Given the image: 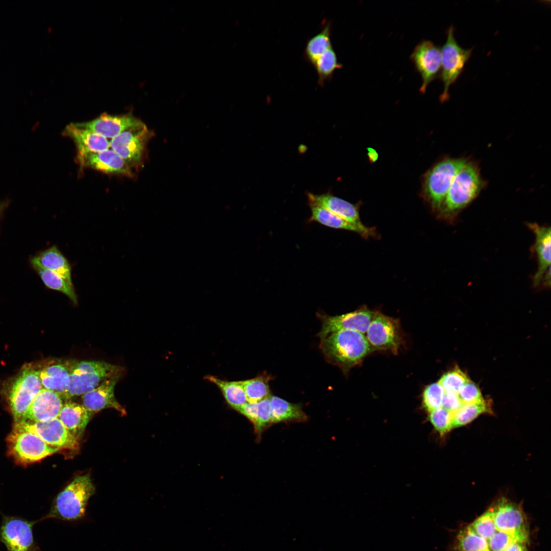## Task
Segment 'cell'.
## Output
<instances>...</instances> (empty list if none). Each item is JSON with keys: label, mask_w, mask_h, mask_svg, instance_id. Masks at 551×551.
Returning a JSON list of instances; mask_svg holds the SVG:
<instances>
[{"label": "cell", "mask_w": 551, "mask_h": 551, "mask_svg": "<svg viewBox=\"0 0 551 551\" xmlns=\"http://www.w3.org/2000/svg\"><path fill=\"white\" fill-rule=\"evenodd\" d=\"M270 401L273 423L307 420L308 417L300 405L290 403L276 396H270Z\"/></svg>", "instance_id": "obj_26"}, {"label": "cell", "mask_w": 551, "mask_h": 551, "mask_svg": "<svg viewBox=\"0 0 551 551\" xmlns=\"http://www.w3.org/2000/svg\"><path fill=\"white\" fill-rule=\"evenodd\" d=\"M270 375L264 374L253 379L242 381L244 390L249 403H257L269 397V381Z\"/></svg>", "instance_id": "obj_32"}, {"label": "cell", "mask_w": 551, "mask_h": 551, "mask_svg": "<svg viewBox=\"0 0 551 551\" xmlns=\"http://www.w3.org/2000/svg\"><path fill=\"white\" fill-rule=\"evenodd\" d=\"M530 228L535 235V249L537 254L538 268L535 275L534 282L536 285L540 283L550 264V228L530 224Z\"/></svg>", "instance_id": "obj_24"}, {"label": "cell", "mask_w": 551, "mask_h": 551, "mask_svg": "<svg viewBox=\"0 0 551 551\" xmlns=\"http://www.w3.org/2000/svg\"><path fill=\"white\" fill-rule=\"evenodd\" d=\"M467 163L465 159H447L438 163L430 171L425 178L424 188L434 207L442 206L455 177Z\"/></svg>", "instance_id": "obj_10"}, {"label": "cell", "mask_w": 551, "mask_h": 551, "mask_svg": "<svg viewBox=\"0 0 551 551\" xmlns=\"http://www.w3.org/2000/svg\"><path fill=\"white\" fill-rule=\"evenodd\" d=\"M462 404L458 396V393L445 392L443 396L442 407L447 411L453 413L457 410Z\"/></svg>", "instance_id": "obj_39"}, {"label": "cell", "mask_w": 551, "mask_h": 551, "mask_svg": "<svg viewBox=\"0 0 551 551\" xmlns=\"http://www.w3.org/2000/svg\"><path fill=\"white\" fill-rule=\"evenodd\" d=\"M70 369L69 383L63 396L65 399L82 395L122 372L121 367L103 361L70 360Z\"/></svg>", "instance_id": "obj_4"}, {"label": "cell", "mask_w": 551, "mask_h": 551, "mask_svg": "<svg viewBox=\"0 0 551 551\" xmlns=\"http://www.w3.org/2000/svg\"><path fill=\"white\" fill-rule=\"evenodd\" d=\"M410 59L421 78L419 91L424 94L429 84L440 76L441 49L432 41L423 40L414 47Z\"/></svg>", "instance_id": "obj_12"}, {"label": "cell", "mask_w": 551, "mask_h": 551, "mask_svg": "<svg viewBox=\"0 0 551 551\" xmlns=\"http://www.w3.org/2000/svg\"><path fill=\"white\" fill-rule=\"evenodd\" d=\"M468 525L484 540V551H528V523L508 508L491 506Z\"/></svg>", "instance_id": "obj_1"}, {"label": "cell", "mask_w": 551, "mask_h": 551, "mask_svg": "<svg viewBox=\"0 0 551 551\" xmlns=\"http://www.w3.org/2000/svg\"><path fill=\"white\" fill-rule=\"evenodd\" d=\"M20 423L51 446L59 449L78 448V439L66 429L58 417L46 421Z\"/></svg>", "instance_id": "obj_15"}, {"label": "cell", "mask_w": 551, "mask_h": 551, "mask_svg": "<svg viewBox=\"0 0 551 551\" xmlns=\"http://www.w3.org/2000/svg\"><path fill=\"white\" fill-rule=\"evenodd\" d=\"M7 204L8 202L7 201L0 202V215L2 214L5 208L6 207Z\"/></svg>", "instance_id": "obj_40"}, {"label": "cell", "mask_w": 551, "mask_h": 551, "mask_svg": "<svg viewBox=\"0 0 551 551\" xmlns=\"http://www.w3.org/2000/svg\"><path fill=\"white\" fill-rule=\"evenodd\" d=\"M469 381L466 374L456 367L443 374L438 382L445 392L458 393L463 386Z\"/></svg>", "instance_id": "obj_35"}, {"label": "cell", "mask_w": 551, "mask_h": 551, "mask_svg": "<svg viewBox=\"0 0 551 551\" xmlns=\"http://www.w3.org/2000/svg\"><path fill=\"white\" fill-rule=\"evenodd\" d=\"M374 314L366 308L335 316L319 313L318 316L322 325L318 336L321 341L333 333L343 330H353L364 334Z\"/></svg>", "instance_id": "obj_13"}, {"label": "cell", "mask_w": 551, "mask_h": 551, "mask_svg": "<svg viewBox=\"0 0 551 551\" xmlns=\"http://www.w3.org/2000/svg\"><path fill=\"white\" fill-rule=\"evenodd\" d=\"M93 413L82 404L67 402L63 406L58 418L66 429L79 439L90 421Z\"/></svg>", "instance_id": "obj_23"}, {"label": "cell", "mask_w": 551, "mask_h": 551, "mask_svg": "<svg viewBox=\"0 0 551 551\" xmlns=\"http://www.w3.org/2000/svg\"><path fill=\"white\" fill-rule=\"evenodd\" d=\"M140 121L131 113L111 115L105 113L92 120L75 123L107 139H112Z\"/></svg>", "instance_id": "obj_18"}, {"label": "cell", "mask_w": 551, "mask_h": 551, "mask_svg": "<svg viewBox=\"0 0 551 551\" xmlns=\"http://www.w3.org/2000/svg\"><path fill=\"white\" fill-rule=\"evenodd\" d=\"M313 66L318 76V84L320 86H324L326 82L330 81L335 71L342 66L338 62L333 46L326 50Z\"/></svg>", "instance_id": "obj_31"}, {"label": "cell", "mask_w": 551, "mask_h": 551, "mask_svg": "<svg viewBox=\"0 0 551 551\" xmlns=\"http://www.w3.org/2000/svg\"><path fill=\"white\" fill-rule=\"evenodd\" d=\"M43 388L37 368L26 364L13 382L9 394L16 423L23 421L33 401Z\"/></svg>", "instance_id": "obj_8"}, {"label": "cell", "mask_w": 551, "mask_h": 551, "mask_svg": "<svg viewBox=\"0 0 551 551\" xmlns=\"http://www.w3.org/2000/svg\"><path fill=\"white\" fill-rule=\"evenodd\" d=\"M0 540L8 551H40L34 542L32 523L17 517H6L0 529Z\"/></svg>", "instance_id": "obj_14"}, {"label": "cell", "mask_w": 551, "mask_h": 551, "mask_svg": "<svg viewBox=\"0 0 551 551\" xmlns=\"http://www.w3.org/2000/svg\"><path fill=\"white\" fill-rule=\"evenodd\" d=\"M79 163L83 167H89L110 174L134 176L131 167L111 148L103 151L78 154Z\"/></svg>", "instance_id": "obj_16"}, {"label": "cell", "mask_w": 551, "mask_h": 551, "mask_svg": "<svg viewBox=\"0 0 551 551\" xmlns=\"http://www.w3.org/2000/svg\"><path fill=\"white\" fill-rule=\"evenodd\" d=\"M429 417L435 429L441 435L454 428L452 413L443 407L430 412Z\"/></svg>", "instance_id": "obj_37"}, {"label": "cell", "mask_w": 551, "mask_h": 551, "mask_svg": "<svg viewBox=\"0 0 551 551\" xmlns=\"http://www.w3.org/2000/svg\"><path fill=\"white\" fill-rule=\"evenodd\" d=\"M366 337L373 349L395 354L398 352L403 340L397 320L380 313H375Z\"/></svg>", "instance_id": "obj_11"}, {"label": "cell", "mask_w": 551, "mask_h": 551, "mask_svg": "<svg viewBox=\"0 0 551 551\" xmlns=\"http://www.w3.org/2000/svg\"><path fill=\"white\" fill-rule=\"evenodd\" d=\"M154 134L141 120L111 139L110 148L134 170L141 168Z\"/></svg>", "instance_id": "obj_5"}, {"label": "cell", "mask_w": 551, "mask_h": 551, "mask_svg": "<svg viewBox=\"0 0 551 551\" xmlns=\"http://www.w3.org/2000/svg\"><path fill=\"white\" fill-rule=\"evenodd\" d=\"M309 205L311 210L310 221H316L333 229L354 231L367 236L361 229L326 209L312 204H309Z\"/></svg>", "instance_id": "obj_30"}, {"label": "cell", "mask_w": 551, "mask_h": 551, "mask_svg": "<svg viewBox=\"0 0 551 551\" xmlns=\"http://www.w3.org/2000/svg\"><path fill=\"white\" fill-rule=\"evenodd\" d=\"M121 375L118 374L108 379L96 388L81 395L82 405L92 413L113 408L122 414H126L114 395L115 386Z\"/></svg>", "instance_id": "obj_20"}, {"label": "cell", "mask_w": 551, "mask_h": 551, "mask_svg": "<svg viewBox=\"0 0 551 551\" xmlns=\"http://www.w3.org/2000/svg\"><path fill=\"white\" fill-rule=\"evenodd\" d=\"M489 412H491L489 404L484 399L480 402L462 404L457 410L452 413L453 428L465 425L481 414Z\"/></svg>", "instance_id": "obj_33"}, {"label": "cell", "mask_w": 551, "mask_h": 551, "mask_svg": "<svg viewBox=\"0 0 551 551\" xmlns=\"http://www.w3.org/2000/svg\"><path fill=\"white\" fill-rule=\"evenodd\" d=\"M446 40L441 49V68L440 77L443 85L440 98L442 101L448 99L450 87L462 73L466 63L470 58L472 49L462 47L455 36V28L450 26L447 31Z\"/></svg>", "instance_id": "obj_9"}, {"label": "cell", "mask_w": 551, "mask_h": 551, "mask_svg": "<svg viewBox=\"0 0 551 551\" xmlns=\"http://www.w3.org/2000/svg\"><path fill=\"white\" fill-rule=\"evenodd\" d=\"M7 442L10 454L23 465L38 461L60 450L48 445L20 423L15 424Z\"/></svg>", "instance_id": "obj_6"}, {"label": "cell", "mask_w": 551, "mask_h": 551, "mask_svg": "<svg viewBox=\"0 0 551 551\" xmlns=\"http://www.w3.org/2000/svg\"><path fill=\"white\" fill-rule=\"evenodd\" d=\"M206 378L220 389L228 404L236 411L248 402L242 381H227L214 376Z\"/></svg>", "instance_id": "obj_29"}, {"label": "cell", "mask_w": 551, "mask_h": 551, "mask_svg": "<svg viewBox=\"0 0 551 551\" xmlns=\"http://www.w3.org/2000/svg\"><path fill=\"white\" fill-rule=\"evenodd\" d=\"M483 185L478 167L467 163L457 174L442 205L446 213L456 212L467 205L480 191Z\"/></svg>", "instance_id": "obj_7"}, {"label": "cell", "mask_w": 551, "mask_h": 551, "mask_svg": "<svg viewBox=\"0 0 551 551\" xmlns=\"http://www.w3.org/2000/svg\"><path fill=\"white\" fill-rule=\"evenodd\" d=\"M331 26L330 21L326 22L319 33L307 41L304 53V57L312 66L326 50L332 46Z\"/></svg>", "instance_id": "obj_28"}, {"label": "cell", "mask_w": 551, "mask_h": 551, "mask_svg": "<svg viewBox=\"0 0 551 551\" xmlns=\"http://www.w3.org/2000/svg\"><path fill=\"white\" fill-rule=\"evenodd\" d=\"M309 204L319 206L344 219L363 231L367 236L372 235V230L365 226L361 222L357 208L352 204L335 196L325 193L314 194L308 193Z\"/></svg>", "instance_id": "obj_19"}, {"label": "cell", "mask_w": 551, "mask_h": 551, "mask_svg": "<svg viewBox=\"0 0 551 551\" xmlns=\"http://www.w3.org/2000/svg\"><path fill=\"white\" fill-rule=\"evenodd\" d=\"M326 361L347 373L373 350L364 334L353 330L333 333L320 341Z\"/></svg>", "instance_id": "obj_2"}, {"label": "cell", "mask_w": 551, "mask_h": 551, "mask_svg": "<svg viewBox=\"0 0 551 551\" xmlns=\"http://www.w3.org/2000/svg\"><path fill=\"white\" fill-rule=\"evenodd\" d=\"M37 369L43 388L63 396L69 383L70 360H51Z\"/></svg>", "instance_id": "obj_21"}, {"label": "cell", "mask_w": 551, "mask_h": 551, "mask_svg": "<svg viewBox=\"0 0 551 551\" xmlns=\"http://www.w3.org/2000/svg\"><path fill=\"white\" fill-rule=\"evenodd\" d=\"M462 404L474 403L484 400L478 386L470 381L465 384L458 392Z\"/></svg>", "instance_id": "obj_38"}, {"label": "cell", "mask_w": 551, "mask_h": 551, "mask_svg": "<svg viewBox=\"0 0 551 551\" xmlns=\"http://www.w3.org/2000/svg\"><path fill=\"white\" fill-rule=\"evenodd\" d=\"M64 400L62 395L43 388L34 398L21 422H43L57 418L65 403Z\"/></svg>", "instance_id": "obj_17"}, {"label": "cell", "mask_w": 551, "mask_h": 551, "mask_svg": "<svg viewBox=\"0 0 551 551\" xmlns=\"http://www.w3.org/2000/svg\"><path fill=\"white\" fill-rule=\"evenodd\" d=\"M444 393V389L438 382L428 385L422 394L424 408L430 412L442 407Z\"/></svg>", "instance_id": "obj_36"}, {"label": "cell", "mask_w": 551, "mask_h": 551, "mask_svg": "<svg viewBox=\"0 0 551 551\" xmlns=\"http://www.w3.org/2000/svg\"><path fill=\"white\" fill-rule=\"evenodd\" d=\"M63 135L73 140L79 155L103 151L110 146V141L108 139L91 130L80 127L75 123L68 124Z\"/></svg>", "instance_id": "obj_22"}, {"label": "cell", "mask_w": 551, "mask_h": 551, "mask_svg": "<svg viewBox=\"0 0 551 551\" xmlns=\"http://www.w3.org/2000/svg\"><path fill=\"white\" fill-rule=\"evenodd\" d=\"M32 264L47 288L61 292L67 296L74 304H78V297L73 284L70 283L53 270L44 268L34 262H32Z\"/></svg>", "instance_id": "obj_27"}, {"label": "cell", "mask_w": 551, "mask_h": 551, "mask_svg": "<svg viewBox=\"0 0 551 551\" xmlns=\"http://www.w3.org/2000/svg\"><path fill=\"white\" fill-rule=\"evenodd\" d=\"M94 491L89 474L76 477L57 496L45 518L67 521L82 519L85 515L88 500Z\"/></svg>", "instance_id": "obj_3"}, {"label": "cell", "mask_w": 551, "mask_h": 551, "mask_svg": "<svg viewBox=\"0 0 551 551\" xmlns=\"http://www.w3.org/2000/svg\"><path fill=\"white\" fill-rule=\"evenodd\" d=\"M270 397L257 403L256 414L252 424L258 440L261 439L263 433L273 424Z\"/></svg>", "instance_id": "obj_34"}, {"label": "cell", "mask_w": 551, "mask_h": 551, "mask_svg": "<svg viewBox=\"0 0 551 551\" xmlns=\"http://www.w3.org/2000/svg\"><path fill=\"white\" fill-rule=\"evenodd\" d=\"M42 267L57 273L68 282L72 283L71 267L67 258L55 246L44 250L34 257L31 260Z\"/></svg>", "instance_id": "obj_25"}]
</instances>
